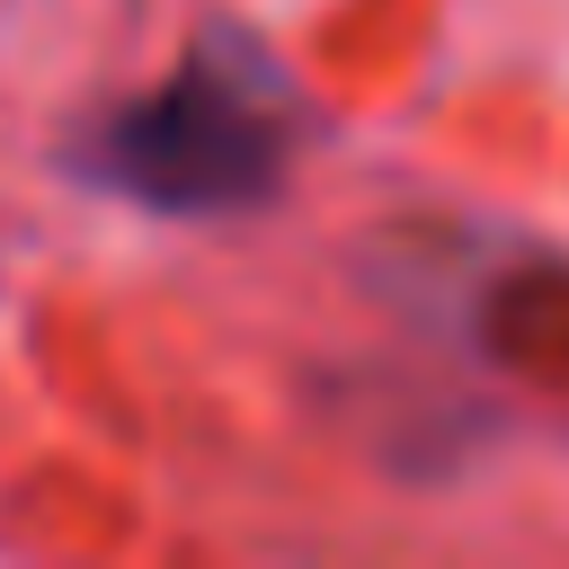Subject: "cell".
<instances>
[{"instance_id":"obj_1","label":"cell","mask_w":569,"mask_h":569,"mask_svg":"<svg viewBox=\"0 0 569 569\" xmlns=\"http://www.w3.org/2000/svg\"><path fill=\"white\" fill-rule=\"evenodd\" d=\"M284 151H293L284 89L240 44H204L178 80H160L142 107L107 116V133H98V169L160 213L258 204L284 178Z\"/></svg>"}]
</instances>
